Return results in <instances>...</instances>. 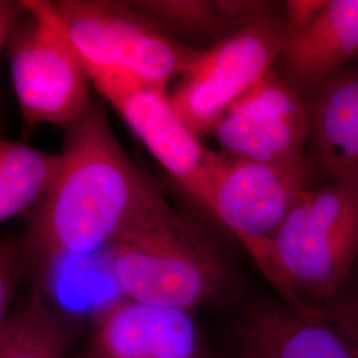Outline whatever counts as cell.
Wrapping results in <instances>:
<instances>
[{"label":"cell","mask_w":358,"mask_h":358,"mask_svg":"<svg viewBox=\"0 0 358 358\" xmlns=\"http://www.w3.org/2000/svg\"><path fill=\"white\" fill-rule=\"evenodd\" d=\"M63 153L64 169L22 241L28 271L108 248L159 195L131 164L97 106L69 128Z\"/></svg>","instance_id":"1"},{"label":"cell","mask_w":358,"mask_h":358,"mask_svg":"<svg viewBox=\"0 0 358 358\" xmlns=\"http://www.w3.org/2000/svg\"><path fill=\"white\" fill-rule=\"evenodd\" d=\"M106 250L117 285L140 303L192 312L238 292L226 257L161 194Z\"/></svg>","instance_id":"2"},{"label":"cell","mask_w":358,"mask_h":358,"mask_svg":"<svg viewBox=\"0 0 358 358\" xmlns=\"http://www.w3.org/2000/svg\"><path fill=\"white\" fill-rule=\"evenodd\" d=\"M272 245L300 310L332 300L358 257V177L307 189Z\"/></svg>","instance_id":"3"},{"label":"cell","mask_w":358,"mask_h":358,"mask_svg":"<svg viewBox=\"0 0 358 358\" xmlns=\"http://www.w3.org/2000/svg\"><path fill=\"white\" fill-rule=\"evenodd\" d=\"M53 11L87 72H106L166 88L202 51L186 47L131 3L52 1Z\"/></svg>","instance_id":"4"},{"label":"cell","mask_w":358,"mask_h":358,"mask_svg":"<svg viewBox=\"0 0 358 358\" xmlns=\"http://www.w3.org/2000/svg\"><path fill=\"white\" fill-rule=\"evenodd\" d=\"M26 23L8 40L15 96L28 125L71 128L90 109V75L52 1H23Z\"/></svg>","instance_id":"5"},{"label":"cell","mask_w":358,"mask_h":358,"mask_svg":"<svg viewBox=\"0 0 358 358\" xmlns=\"http://www.w3.org/2000/svg\"><path fill=\"white\" fill-rule=\"evenodd\" d=\"M284 43L285 22L267 11L201 53L170 96L198 137L210 133L232 103L268 75Z\"/></svg>","instance_id":"6"},{"label":"cell","mask_w":358,"mask_h":358,"mask_svg":"<svg viewBox=\"0 0 358 358\" xmlns=\"http://www.w3.org/2000/svg\"><path fill=\"white\" fill-rule=\"evenodd\" d=\"M88 75L167 173L196 201L208 206L226 154L210 150L199 141L174 108L166 88L124 75Z\"/></svg>","instance_id":"7"},{"label":"cell","mask_w":358,"mask_h":358,"mask_svg":"<svg viewBox=\"0 0 358 358\" xmlns=\"http://www.w3.org/2000/svg\"><path fill=\"white\" fill-rule=\"evenodd\" d=\"M310 105L272 71L243 96L210 131L224 153L279 166H309Z\"/></svg>","instance_id":"8"},{"label":"cell","mask_w":358,"mask_h":358,"mask_svg":"<svg viewBox=\"0 0 358 358\" xmlns=\"http://www.w3.org/2000/svg\"><path fill=\"white\" fill-rule=\"evenodd\" d=\"M236 333L257 358H358V294L308 310L259 304L244 312Z\"/></svg>","instance_id":"9"},{"label":"cell","mask_w":358,"mask_h":358,"mask_svg":"<svg viewBox=\"0 0 358 358\" xmlns=\"http://www.w3.org/2000/svg\"><path fill=\"white\" fill-rule=\"evenodd\" d=\"M226 154L208 208L242 243L272 239L307 190L309 166H279Z\"/></svg>","instance_id":"10"},{"label":"cell","mask_w":358,"mask_h":358,"mask_svg":"<svg viewBox=\"0 0 358 358\" xmlns=\"http://www.w3.org/2000/svg\"><path fill=\"white\" fill-rule=\"evenodd\" d=\"M92 358H201L202 343L192 312L122 299L94 317Z\"/></svg>","instance_id":"11"},{"label":"cell","mask_w":358,"mask_h":358,"mask_svg":"<svg viewBox=\"0 0 358 358\" xmlns=\"http://www.w3.org/2000/svg\"><path fill=\"white\" fill-rule=\"evenodd\" d=\"M358 55V0H322L304 24L285 29L279 62L284 80L301 96L315 94L336 69Z\"/></svg>","instance_id":"12"},{"label":"cell","mask_w":358,"mask_h":358,"mask_svg":"<svg viewBox=\"0 0 358 358\" xmlns=\"http://www.w3.org/2000/svg\"><path fill=\"white\" fill-rule=\"evenodd\" d=\"M309 105L308 140L321 173L358 177V73L334 75Z\"/></svg>","instance_id":"13"},{"label":"cell","mask_w":358,"mask_h":358,"mask_svg":"<svg viewBox=\"0 0 358 358\" xmlns=\"http://www.w3.org/2000/svg\"><path fill=\"white\" fill-rule=\"evenodd\" d=\"M80 333V324L50 306L36 287L0 320V358H65Z\"/></svg>","instance_id":"14"},{"label":"cell","mask_w":358,"mask_h":358,"mask_svg":"<svg viewBox=\"0 0 358 358\" xmlns=\"http://www.w3.org/2000/svg\"><path fill=\"white\" fill-rule=\"evenodd\" d=\"M65 165L64 153L36 150L23 142L0 143V220L26 213L51 192Z\"/></svg>","instance_id":"15"},{"label":"cell","mask_w":358,"mask_h":358,"mask_svg":"<svg viewBox=\"0 0 358 358\" xmlns=\"http://www.w3.org/2000/svg\"><path fill=\"white\" fill-rule=\"evenodd\" d=\"M131 4L166 32L171 29L186 36L215 38L232 27L220 1L150 0Z\"/></svg>","instance_id":"16"},{"label":"cell","mask_w":358,"mask_h":358,"mask_svg":"<svg viewBox=\"0 0 358 358\" xmlns=\"http://www.w3.org/2000/svg\"><path fill=\"white\" fill-rule=\"evenodd\" d=\"M27 272L28 264L22 241H3L0 250V320L11 312L15 294Z\"/></svg>","instance_id":"17"},{"label":"cell","mask_w":358,"mask_h":358,"mask_svg":"<svg viewBox=\"0 0 358 358\" xmlns=\"http://www.w3.org/2000/svg\"><path fill=\"white\" fill-rule=\"evenodd\" d=\"M1 17H0V36L1 44L8 43L13 32L17 29L19 24V16L26 13V7L23 3H13V1H1Z\"/></svg>","instance_id":"18"},{"label":"cell","mask_w":358,"mask_h":358,"mask_svg":"<svg viewBox=\"0 0 358 358\" xmlns=\"http://www.w3.org/2000/svg\"><path fill=\"white\" fill-rule=\"evenodd\" d=\"M226 358H257L255 356H252V355H250V353H245L243 352L241 356H236V357H226Z\"/></svg>","instance_id":"19"},{"label":"cell","mask_w":358,"mask_h":358,"mask_svg":"<svg viewBox=\"0 0 358 358\" xmlns=\"http://www.w3.org/2000/svg\"><path fill=\"white\" fill-rule=\"evenodd\" d=\"M83 358H92V357H90V356H88V355H85V356H84V357H83Z\"/></svg>","instance_id":"20"}]
</instances>
